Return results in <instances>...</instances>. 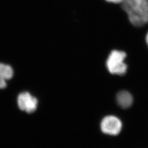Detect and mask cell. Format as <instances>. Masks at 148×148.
I'll use <instances>...</instances> for the list:
<instances>
[{"label":"cell","mask_w":148,"mask_h":148,"mask_svg":"<svg viewBox=\"0 0 148 148\" xmlns=\"http://www.w3.org/2000/svg\"><path fill=\"white\" fill-rule=\"evenodd\" d=\"M122 8L131 23L137 27L148 23V0H123Z\"/></svg>","instance_id":"6da1fadb"},{"label":"cell","mask_w":148,"mask_h":148,"mask_svg":"<svg viewBox=\"0 0 148 148\" xmlns=\"http://www.w3.org/2000/svg\"><path fill=\"white\" fill-rule=\"evenodd\" d=\"M127 54L123 51L119 50L112 51L106 60V68L110 73L120 76L126 73L127 65L125 62Z\"/></svg>","instance_id":"7a4b0ae2"},{"label":"cell","mask_w":148,"mask_h":148,"mask_svg":"<svg viewBox=\"0 0 148 148\" xmlns=\"http://www.w3.org/2000/svg\"><path fill=\"white\" fill-rule=\"evenodd\" d=\"M122 123L120 119L114 115L104 117L101 122L102 132L110 136H117L121 132Z\"/></svg>","instance_id":"3957f363"},{"label":"cell","mask_w":148,"mask_h":148,"mask_svg":"<svg viewBox=\"0 0 148 148\" xmlns=\"http://www.w3.org/2000/svg\"><path fill=\"white\" fill-rule=\"evenodd\" d=\"M17 103L19 108L22 111L32 113L37 109L38 101L37 98L29 92H24L18 96Z\"/></svg>","instance_id":"277c9868"},{"label":"cell","mask_w":148,"mask_h":148,"mask_svg":"<svg viewBox=\"0 0 148 148\" xmlns=\"http://www.w3.org/2000/svg\"><path fill=\"white\" fill-rule=\"evenodd\" d=\"M116 102L118 106L123 109H127L132 105L133 96L127 90H121L116 95Z\"/></svg>","instance_id":"5b68a950"},{"label":"cell","mask_w":148,"mask_h":148,"mask_svg":"<svg viewBox=\"0 0 148 148\" xmlns=\"http://www.w3.org/2000/svg\"><path fill=\"white\" fill-rule=\"evenodd\" d=\"M13 70L11 66L5 64L0 63V89H3L7 86L6 81L12 79Z\"/></svg>","instance_id":"8992f818"},{"label":"cell","mask_w":148,"mask_h":148,"mask_svg":"<svg viewBox=\"0 0 148 148\" xmlns=\"http://www.w3.org/2000/svg\"><path fill=\"white\" fill-rule=\"evenodd\" d=\"M108 2H110L112 3H122L123 0H106Z\"/></svg>","instance_id":"52a82bcc"},{"label":"cell","mask_w":148,"mask_h":148,"mask_svg":"<svg viewBox=\"0 0 148 148\" xmlns=\"http://www.w3.org/2000/svg\"><path fill=\"white\" fill-rule=\"evenodd\" d=\"M145 39H146V42L147 43V45H148V33H147V35H146V38H145Z\"/></svg>","instance_id":"ba28073f"}]
</instances>
